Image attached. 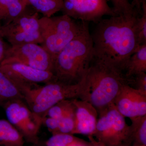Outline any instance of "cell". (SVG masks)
Wrapping results in <instances>:
<instances>
[{"label": "cell", "mask_w": 146, "mask_h": 146, "mask_svg": "<svg viewBox=\"0 0 146 146\" xmlns=\"http://www.w3.org/2000/svg\"><path fill=\"white\" fill-rule=\"evenodd\" d=\"M139 16L137 13L118 15L97 23L91 34L94 44L93 60L125 75L129 60L138 46L136 23Z\"/></svg>", "instance_id": "6da1fadb"}, {"label": "cell", "mask_w": 146, "mask_h": 146, "mask_svg": "<svg viewBox=\"0 0 146 146\" xmlns=\"http://www.w3.org/2000/svg\"><path fill=\"white\" fill-rule=\"evenodd\" d=\"M93 53L94 44L89 24L84 22L78 35L55 58L54 74L57 80L72 84L81 81L94 58Z\"/></svg>", "instance_id": "7a4b0ae2"}, {"label": "cell", "mask_w": 146, "mask_h": 146, "mask_svg": "<svg viewBox=\"0 0 146 146\" xmlns=\"http://www.w3.org/2000/svg\"><path fill=\"white\" fill-rule=\"evenodd\" d=\"M85 89L80 100L89 102L98 114L114 104L123 85L127 84L124 74L103 63L92 60L85 75Z\"/></svg>", "instance_id": "3957f363"}, {"label": "cell", "mask_w": 146, "mask_h": 146, "mask_svg": "<svg viewBox=\"0 0 146 146\" xmlns=\"http://www.w3.org/2000/svg\"><path fill=\"white\" fill-rule=\"evenodd\" d=\"M85 75L81 81L76 84H68L56 80L43 86L38 84L16 85L30 109L42 117L48 110L61 101L80 99L85 91Z\"/></svg>", "instance_id": "277c9868"}, {"label": "cell", "mask_w": 146, "mask_h": 146, "mask_svg": "<svg viewBox=\"0 0 146 146\" xmlns=\"http://www.w3.org/2000/svg\"><path fill=\"white\" fill-rule=\"evenodd\" d=\"M85 22L77 23L67 15L39 18L42 46L55 60L57 54L81 31Z\"/></svg>", "instance_id": "5b68a950"}, {"label": "cell", "mask_w": 146, "mask_h": 146, "mask_svg": "<svg viewBox=\"0 0 146 146\" xmlns=\"http://www.w3.org/2000/svg\"><path fill=\"white\" fill-rule=\"evenodd\" d=\"M93 136L106 146H130L129 125L125 117L111 104L98 114Z\"/></svg>", "instance_id": "8992f818"}, {"label": "cell", "mask_w": 146, "mask_h": 146, "mask_svg": "<svg viewBox=\"0 0 146 146\" xmlns=\"http://www.w3.org/2000/svg\"><path fill=\"white\" fill-rule=\"evenodd\" d=\"M39 13L28 6L23 13L9 23L1 25V33L11 46L42 44Z\"/></svg>", "instance_id": "52a82bcc"}, {"label": "cell", "mask_w": 146, "mask_h": 146, "mask_svg": "<svg viewBox=\"0 0 146 146\" xmlns=\"http://www.w3.org/2000/svg\"><path fill=\"white\" fill-rule=\"evenodd\" d=\"M7 120L20 132L24 140L32 144L40 140L38 134L42 125V117L30 109L23 100H11L3 103Z\"/></svg>", "instance_id": "ba28073f"}, {"label": "cell", "mask_w": 146, "mask_h": 146, "mask_svg": "<svg viewBox=\"0 0 146 146\" xmlns=\"http://www.w3.org/2000/svg\"><path fill=\"white\" fill-rule=\"evenodd\" d=\"M17 63L54 73V60L46 50L34 43L9 46L1 63Z\"/></svg>", "instance_id": "9c48e42d"}, {"label": "cell", "mask_w": 146, "mask_h": 146, "mask_svg": "<svg viewBox=\"0 0 146 146\" xmlns=\"http://www.w3.org/2000/svg\"><path fill=\"white\" fill-rule=\"evenodd\" d=\"M61 11L74 20L96 23L105 16H118L107 0H64Z\"/></svg>", "instance_id": "30bf717a"}, {"label": "cell", "mask_w": 146, "mask_h": 146, "mask_svg": "<svg viewBox=\"0 0 146 146\" xmlns=\"http://www.w3.org/2000/svg\"><path fill=\"white\" fill-rule=\"evenodd\" d=\"M0 69L16 84L33 85L58 80L54 74L17 63H1Z\"/></svg>", "instance_id": "8fae6325"}, {"label": "cell", "mask_w": 146, "mask_h": 146, "mask_svg": "<svg viewBox=\"0 0 146 146\" xmlns=\"http://www.w3.org/2000/svg\"><path fill=\"white\" fill-rule=\"evenodd\" d=\"M114 104L124 117L130 119L146 115V94L127 84L123 85Z\"/></svg>", "instance_id": "7c38bea8"}, {"label": "cell", "mask_w": 146, "mask_h": 146, "mask_svg": "<svg viewBox=\"0 0 146 146\" xmlns=\"http://www.w3.org/2000/svg\"><path fill=\"white\" fill-rule=\"evenodd\" d=\"M75 107V128L73 134L93 136L96 126L98 113L96 108L86 101L73 99Z\"/></svg>", "instance_id": "4fadbf2b"}, {"label": "cell", "mask_w": 146, "mask_h": 146, "mask_svg": "<svg viewBox=\"0 0 146 146\" xmlns=\"http://www.w3.org/2000/svg\"><path fill=\"white\" fill-rule=\"evenodd\" d=\"M27 0H0V23H9L26 10Z\"/></svg>", "instance_id": "5bb4252c"}, {"label": "cell", "mask_w": 146, "mask_h": 146, "mask_svg": "<svg viewBox=\"0 0 146 146\" xmlns=\"http://www.w3.org/2000/svg\"><path fill=\"white\" fill-rule=\"evenodd\" d=\"M21 133L7 120L0 119V146H25Z\"/></svg>", "instance_id": "9a60e30c"}, {"label": "cell", "mask_w": 146, "mask_h": 146, "mask_svg": "<svg viewBox=\"0 0 146 146\" xmlns=\"http://www.w3.org/2000/svg\"><path fill=\"white\" fill-rule=\"evenodd\" d=\"M146 72V44L138 46L131 56L127 66L125 76L126 78Z\"/></svg>", "instance_id": "2e32d148"}, {"label": "cell", "mask_w": 146, "mask_h": 146, "mask_svg": "<svg viewBox=\"0 0 146 146\" xmlns=\"http://www.w3.org/2000/svg\"><path fill=\"white\" fill-rule=\"evenodd\" d=\"M16 99L23 100V97L15 82L0 69V102Z\"/></svg>", "instance_id": "e0dca14e"}, {"label": "cell", "mask_w": 146, "mask_h": 146, "mask_svg": "<svg viewBox=\"0 0 146 146\" xmlns=\"http://www.w3.org/2000/svg\"><path fill=\"white\" fill-rule=\"evenodd\" d=\"M64 0H27L28 6L44 17L53 16L63 8Z\"/></svg>", "instance_id": "ac0fdd59"}, {"label": "cell", "mask_w": 146, "mask_h": 146, "mask_svg": "<svg viewBox=\"0 0 146 146\" xmlns=\"http://www.w3.org/2000/svg\"><path fill=\"white\" fill-rule=\"evenodd\" d=\"M129 144L132 146H146V115L130 118Z\"/></svg>", "instance_id": "d6986e66"}, {"label": "cell", "mask_w": 146, "mask_h": 146, "mask_svg": "<svg viewBox=\"0 0 146 146\" xmlns=\"http://www.w3.org/2000/svg\"><path fill=\"white\" fill-rule=\"evenodd\" d=\"M74 106L72 99L61 101L51 107L46 112L42 117L59 119L63 116L74 112Z\"/></svg>", "instance_id": "ffe728a7"}, {"label": "cell", "mask_w": 146, "mask_h": 146, "mask_svg": "<svg viewBox=\"0 0 146 146\" xmlns=\"http://www.w3.org/2000/svg\"><path fill=\"white\" fill-rule=\"evenodd\" d=\"M81 140L73 134L59 133L52 135L44 143L46 146H74Z\"/></svg>", "instance_id": "44dd1931"}, {"label": "cell", "mask_w": 146, "mask_h": 146, "mask_svg": "<svg viewBox=\"0 0 146 146\" xmlns=\"http://www.w3.org/2000/svg\"><path fill=\"white\" fill-rule=\"evenodd\" d=\"M136 33L138 46L146 44V4L143 6L141 16L137 17Z\"/></svg>", "instance_id": "7402d4cb"}, {"label": "cell", "mask_w": 146, "mask_h": 146, "mask_svg": "<svg viewBox=\"0 0 146 146\" xmlns=\"http://www.w3.org/2000/svg\"><path fill=\"white\" fill-rule=\"evenodd\" d=\"M58 120V133L73 134L75 128V110Z\"/></svg>", "instance_id": "603a6c76"}, {"label": "cell", "mask_w": 146, "mask_h": 146, "mask_svg": "<svg viewBox=\"0 0 146 146\" xmlns=\"http://www.w3.org/2000/svg\"><path fill=\"white\" fill-rule=\"evenodd\" d=\"M110 1L111 2L113 5L112 8L113 10L117 15L137 13L131 3L128 0Z\"/></svg>", "instance_id": "cb8c5ba5"}, {"label": "cell", "mask_w": 146, "mask_h": 146, "mask_svg": "<svg viewBox=\"0 0 146 146\" xmlns=\"http://www.w3.org/2000/svg\"><path fill=\"white\" fill-rule=\"evenodd\" d=\"M127 79L128 85L146 94V72L140 73Z\"/></svg>", "instance_id": "d4e9b609"}, {"label": "cell", "mask_w": 146, "mask_h": 146, "mask_svg": "<svg viewBox=\"0 0 146 146\" xmlns=\"http://www.w3.org/2000/svg\"><path fill=\"white\" fill-rule=\"evenodd\" d=\"M2 24L0 23V64L4 59L7 50L9 46L7 45L4 41V38L1 33V26Z\"/></svg>", "instance_id": "484cf974"}, {"label": "cell", "mask_w": 146, "mask_h": 146, "mask_svg": "<svg viewBox=\"0 0 146 146\" xmlns=\"http://www.w3.org/2000/svg\"><path fill=\"white\" fill-rule=\"evenodd\" d=\"M131 4L133 9L138 14L141 15L143 6L146 4V0H128Z\"/></svg>", "instance_id": "4316f807"}, {"label": "cell", "mask_w": 146, "mask_h": 146, "mask_svg": "<svg viewBox=\"0 0 146 146\" xmlns=\"http://www.w3.org/2000/svg\"><path fill=\"white\" fill-rule=\"evenodd\" d=\"M90 142L87 143V146H106L102 143L95 140L93 136H89Z\"/></svg>", "instance_id": "83f0119b"}, {"label": "cell", "mask_w": 146, "mask_h": 146, "mask_svg": "<svg viewBox=\"0 0 146 146\" xmlns=\"http://www.w3.org/2000/svg\"><path fill=\"white\" fill-rule=\"evenodd\" d=\"M87 143L84 142L82 140H81L77 143L75 144L74 146H87Z\"/></svg>", "instance_id": "f1b7e54d"}, {"label": "cell", "mask_w": 146, "mask_h": 146, "mask_svg": "<svg viewBox=\"0 0 146 146\" xmlns=\"http://www.w3.org/2000/svg\"><path fill=\"white\" fill-rule=\"evenodd\" d=\"M31 146H46L44 142L39 141L36 143L32 144Z\"/></svg>", "instance_id": "f546056e"}, {"label": "cell", "mask_w": 146, "mask_h": 146, "mask_svg": "<svg viewBox=\"0 0 146 146\" xmlns=\"http://www.w3.org/2000/svg\"><path fill=\"white\" fill-rule=\"evenodd\" d=\"M0 105H2V103L1 102H0Z\"/></svg>", "instance_id": "4dcf8cb0"}, {"label": "cell", "mask_w": 146, "mask_h": 146, "mask_svg": "<svg viewBox=\"0 0 146 146\" xmlns=\"http://www.w3.org/2000/svg\"><path fill=\"white\" fill-rule=\"evenodd\" d=\"M146 146L142 145V146Z\"/></svg>", "instance_id": "1f68e13d"}]
</instances>
